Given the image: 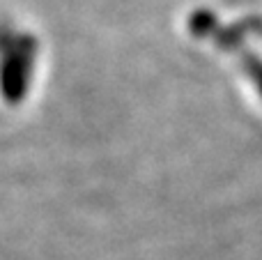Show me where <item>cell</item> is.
Wrapping results in <instances>:
<instances>
[{"mask_svg":"<svg viewBox=\"0 0 262 260\" xmlns=\"http://www.w3.org/2000/svg\"><path fill=\"white\" fill-rule=\"evenodd\" d=\"M39 44L28 32L0 26V95L7 104H21L30 85Z\"/></svg>","mask_w":262,"mask_h":260,"instance_id":"obj_1","label":"cell"}]
</instances>
